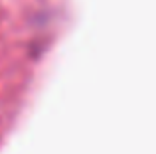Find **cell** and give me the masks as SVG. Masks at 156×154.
Masks as SVG:
<instances>
[]
</instances>
